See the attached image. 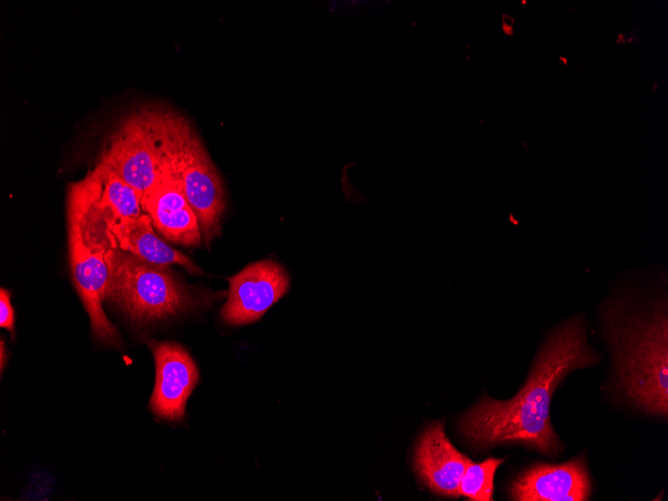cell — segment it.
Masks as SVG:
<instances>
[{
  "instance_id": "6da1fadb",
  "label": "cell",
  "mask_w": 668,
  "mask_h": 501,
  "mask_svg": "<svg viewBox=\"0 0 668 501\" xmlns=\"http://www.w3.org/2000/svg\"><path fill=\"white\" fill-rule=\"evenodd\" d=\"M598 361V353L587 341L584 318L573 317L547 336L527 382L512 399L484 398L462 416L459 428L479 448L517 443L557 454L561 444L550 420L553 393L570 372Z\"/></svg>"
},
{
  "instance_id": "7a4b0ae2",
  "label": "cell",
  "mask_w": 668,
  "mask_h": 501,
  "mask_svg": "<svg viewBox=\"0 0 668 501\" xmlns=\"http://www.w3.org/2000/svg\"><path fill=\"white\" fill-rule=\"evenodd\" d=\"M619 387L646 414L668 413V315L661 290L625 288L600 309Z\"/></svg>"
},
{
  "instance_id": "3957f363",
  "label": "cell",
  "mask_w": 668,
  "mask_h": 501,
  "mask_svg": "<svg viewBox=\"0 0 668 501\" xmlns=\"http://www.w3.org/2000/svg\"><path fill=\"white\" fill-rule=\"evenodd\" d=\"M68 206L73 283L95 337L109 344L117 343V330L102 307L109 281L107 251L114 243L110 231L114 220L99 203L94 187L86 182L73 188Z\"/></svg>"
},
{
  "instance_id": "277c9868",
  "label": "cell",
  "mask_w": 668,
  "mask_h": 501,
  "mask_svg": "<svg viewBox=\"0 0 668 501\" xmlns=\"http://www.w3.org/2000/svg\"><path fill=\"white\" fill-rule=\"evenodd\" d=\"M109 281L106 299L133 321L149 322L193 308L196 297L181 284L168 266L147 262L117 247L107 251Z\"/></svg>"
},
{
  "instance_id": "5b68a950",
  "label": "cell",
  "mask_w": 668,
  "mask_h": 501,
  "mask_svg": "<svg viewBox=\"0 0 668 501\" xmlns=\"http://www.w3.org/2000/svg\"><path fill=\"white\" fill-rule=\"evenodd\" d=\"M99 163L142 195L168 168L166 110L147 108L126 117L111 135Z\"/></svg>"
},
{
  "instance_id": "8992f818",
  "label": "cell",
  "mask_w": 668,
  "mask_h": 501,
  "mask_svg": "<svg viewBox=\"0 0 668 501\" xmlns=\"http://www.w3.org/2000/svg\"><path fill=\"white\" fill-rule=\"evenodd\" d=\"M167 161L196 213L207 244L221 232L225 193L220 176L189 123L174 114L167 141Z\"/></svg>"
},
{
  "instance_id": "52a82bcc",
  "label": "cell",
  "mask_w": 668,
  "mask_h": 501,
  "mask_svg": "<svg viewBox=\"0 0 668 501\" xmlns=\"http://www.w3.org/2000/svg\"><path fill=\"white\" fill-rule=\"evenodd\" d=\"M288 287V274L276 261L251 263L229 279L221 317L233 326L257 321L287 293Z\"/></svg>"
},
{
  "instance_id": "ba28073f",
  "label": "cell",
  "mask_w": 668,
  "mask_h": 501,
  "mask_svg": "<svg viewBox=\"0 0 668 501\" xmlns=\"http://www.w3.org/2000/svg\"><path fill=\"white\" fill-rule=\"evenodd\" d=\"M149 347L156 366L150 408L162 419L178 421L198 382V369L188 352L176 343L152 341Z\"/></svg>"
},
{
  "instance_id": "9c48e42d",
  "label": "cell",
  "mask_w": 668,
  "mask_h": 501,
  "mask_svg": "<svg viewBox=\"0 0 668 501\" xmlns=\"http://www.w3.org/2000/svg\"><path fill=\"white\" fill-rule=\"evenodd\" d=\"M509 493L518 501H585L591 495V483L584 460L575 458L561 464H534L512 481Z\"/></svg>"
},
{
  "instance_id": "30bf717a",
  "label": "cell",
  "mask_w": 668,
  "mask_h": 501,
  "mask_svg": "<svg viewBox=\"0 0 668 501\" xmlns=\"http://www.w3.org/2000/svg\"><path fill=\"white\" fill-rule=\"evenodd\" d=\"M141 204L153 226L165 238L184 246L200 244L202 234L198 217L170 167L165 170L160 180L143 194Z\"/></svg>"
},
{
  "instance_id": "8fae6325",
  "label": "cell",
  "mask_w": 668,
  "mask_h": 501,
  "mask_svg": "<svg viewBox=\"0 0 668 501\" xmlns=\"http://www.w3.org/2000/svg\"><path fill=\"white\" fill-rule=\"evenodd\" d=\"M470 461L446 436L443 424L436 422L418 440L414 469L434 493L457 498L460 480Z\"/></svg>"
},
{
  "instance_id": "7c38bea8",
  "label": "cell",
  "mask_w": 668,
  "mask_h": 501,
  "mask_svg": "<svg viewBox=\"0 0 668 501\" xmlns=\"http://www.w3.org/2000/svg\"><path fill=\"white\" fill-rule=\"evenodd\" d=\"M118 248L147 262L158 265H180L191 274H201L200 268L185 254L162 241L154 232L150 217L116 219L110 226Z\"/></svg>"
},
{
  "instance_id": "4fadbf2b",
  "label": "cell",
  "mask_w": 668,
  "mask_h": 501,
  "mask_svg": "<svg viewBox=\"0 0 668 501\" xmlns=\"http://www.w3.org/2000/svg\"><path fill=\"white\" fill-rule=\"evenodd\" d=\"M100 204L114 219L142 215V194L110 168L98 163L92 172Z\"/></svg>"
},
{
  "instance_id": "5bb4252c",
  "label": "cell",
  "mask_w": 668,
  "mask_h": 501,
  "mask_svg": "<svg viewBox=\"0 0 668 501\" xmlns=\"http://www.w3.org/2000/svg\"><path fill=\"white\" fill-rule=\"evenodd\" d=\"M503 461L495 457L479 463L471 460L460 480L459 494L475 501L493 500L495 472Z\"/></svg>"
},
{
  "instance_id": "9a60e30c",
  "label": "cell",
  "mask_w": 668,
  "mask_h": 501,
  "mask_svg": "<svg viewBox=\"0 0 668 501\" xmlns=\"http://www.w3.org/2000/svg\"><path fill=\"white\" fill-rule=\"evenodd\" d=\"M0 326L6 328L13 336L14 311L10 303V293L4 288L0 291Z\"/></svg>"
},
{
  "instance_id": "2e32d148",
  "label": "cell",
  "mask_w": 668,
  "mask_h": 501,
  "mask_svg": "<svg viewBox=\"0 0 668 501\" xmlns=\"http://www.w3.org/2000/svg\"><path fill=\"white\" fill-rule=\"evenodd\" d=\"M503 26H504V31L507 32L508 34H512V23H513V18L508 17L507 15H503Z\"/></svg>"
},
{
  "instance_id": "e0dca14e",
  "label": "cell",
  "mask_w": 668,
  "mask_h": 501,
  "mask_svg": "<svg viewBox=\"0 0 668 501\" xmlns=\"http://www.w3.org/2000/svg\"><path fill=\"white\" fill-rule=\"evenodd\" d=\"M4 349H5V347H4V343H3V340H1V369H2V370H3V366H4V364H5V360H4V357H5Z\"/></svg>"
}]
</instances>
